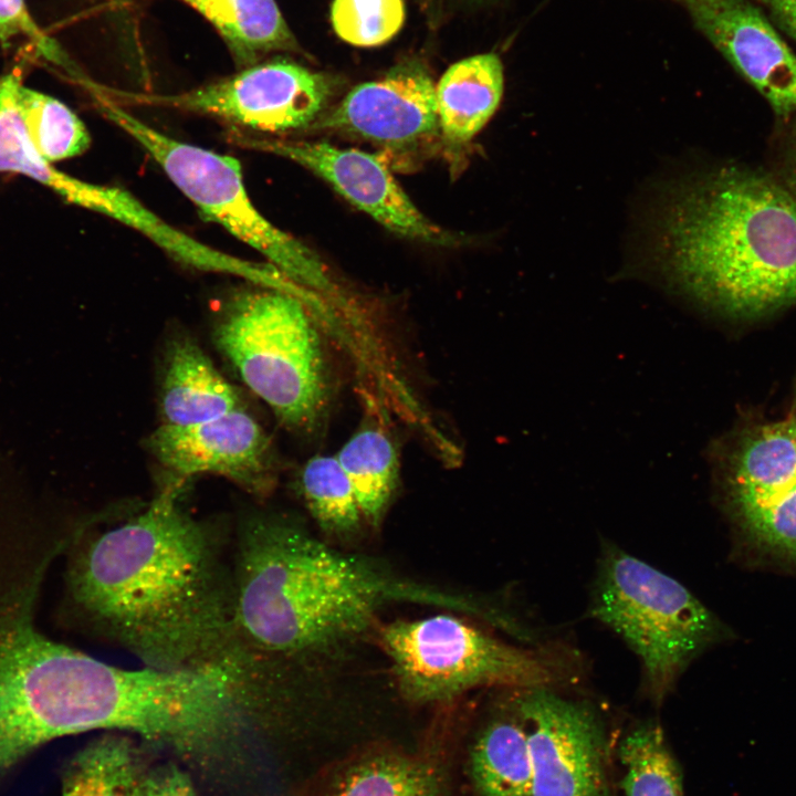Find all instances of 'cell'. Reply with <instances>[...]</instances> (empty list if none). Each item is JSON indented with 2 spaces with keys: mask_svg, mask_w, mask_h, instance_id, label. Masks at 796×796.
<instances>
[{
  "mask_svg": "<svg viewBox=\"0 0 796 796\" xmlns=\"http://www.w3.org/2000/svg\"><path fill=\"white\" fill-rule=\"evenodd\" d=\"M170 481L142 512L84 540L67 570L81 618L100 637L163 670L227 672L232 561L214 528Z\"/></svg>",
  "mask_w": 796,
  "mask_h": 796,
  "instance_id": "obj_1",
  "label": "cell"
},
{
  "mask_svg": "<svg viewBox=\"0 0 796 796\" xmlns=\"http://www.w3.org/2000/svg\"><path fill=\"white\" fill-rule=\"evenodd\" d=\"M233 548L230 666L252 687L280 663L364 632L390 603L491 617L475 600L384 573L273 513L244 514Z\"/></svg>",
  "mask_w": 796,
  "mask_h": 796,
  "instance_id": "obj_2",
  "label": "cell"
},
{
  "mask_svg": "<svg viewBox=\"0 0 796 796\" xmlns=\"http://www.w3.org/2000/svg\"><path fill=\"white\" fill-rule=\"evenodd\" d=\"M657 250L672 283L726 317L796 305V201L758 168L721 166L682 184L660 212Z\"/></svg>",
  "mask_w": 796,
  "mask_h": 796,
  "instance_id": "obj_3",
  "label": "cell"
},
{
  "mask_svg": "<svg viewBox=\"0 0 796 796\" xmlns=\"http://www.w3.org/2000/svg\"><path fill=\"white\" fill-rule=\"evenodd\" d=\"M212 338L284 427L298 433L321 428L331 405V373L311 307L301 297L256 285L239 291L222 305Z\"/></svg>",
  "mask_w": 796,
  "mask_h": 796,
  "instance_id": "obj_4",
  "label": "cell"
},
{
  "mask_svg": "<svg viewBox=\"0 0 796 796\" xmlns=\"http://www.w3.org/2000/svg\"><path fill=\"white\" fill-rule=\"evenodd\" d=\"M590 612L637 654L645 691L656 703L723 631L716 617L682 584L612 546L603 551Z\"/></svg>",
  "mask_w": 796,
  "mask_h": 796,
  "instance_id": "obj_5",
  "label": "cell"
},
{
  "mask_svg": "<svg viewBox=\"0 0 796 796\" xmlns=\"http://www.w3.org/2000/svg\"><path fill=\"white\" fill-rule=\"evenodd\" d=\"M94 100L101 113L144 148L205 219L258 251L269 264L304 290L316 295H339L320 256L255 208L245 190L241 165L234 157L175 139L105 94Z\"/></svg>",
  "mask_w": 796,
  "mask_h": 796,
  "instance_id": "obj_6",
  "label": "cell"
},
{
  "mask_svg": "<svg viewBox=\"0 0 796 796\" xmlns=\"http://www.w3.org/2000/svg\"><path fill=\"white\" fill-rule=\"evenodd\" d=\"M401 694L446 702L482 687L552 688L561 669L549 654L513 646L452 615L397 620L379 631Z\"/></svg>",
  "mask_w": 796,
  "mask_h": 796,
  "instance_id": "obj_7",
  "label": "cell"
},
{
  "mask_svg": "<svg viewBox=\"0 0 796 796\" xmlns=\"http://www.w3.org/2000/svg\"><path fill=\"white\" fill-rule=\"evenodd\" d=\"M336 88L328 74L277 59L186 92L155 95L108 88L117 103L165 106L219 118L251 132L308 129L326 112Z\"/></svg>",
  "mask_w": 796,
  "mask_h": 796,
  "instance_id": "obj_8",
  "label": "cell"
},
{
  "mask_svg": "<svg viewBox=\"0 0 796 796\" xmlns=\"http://www.w3.org/2000/svg\"><path fill=\"white\" fill-rule=\"evenodd\" d=\"M515 705L532 762V796H609L605 725L584 701L552 688L522 690Z\"/></svg>",
  "mask_w": 796,
  "mask_h": 796,
  "instance_id": "obj_9",
  "label": "cell"
},
{
  "mask_svg": "<svg viewBox=\"0 0 796 796\" xmlns=\"http://www.w3.org/2000/svg\"><path fill=\"white\" fill-rule=\"evenodd\" d=\"M237 145L289 159L306 168L354 207L402 238L434 247H454L461 238L428 219L409 198L384 160L327 142L256 136L231 129Z\"/></svg>",
  "mask_w": 796,
  "mask_h": 796,
  "instance_id": "obj_10",
  "label": "cell"
},
{
  "mask_svg": "<svg viewBox=\"0 0 796 796\" xmlns=\"http://www.w3.org/2000/svg\"><path fill=\"white\" fill-rule=\"evenodd\" d=\"M720 463L727 502L743 528L761 544L796 555V439L786 421L744 430Z\"/></svg>",
  "mask_w": 796,
  "mask_h": 796,
  "instance_id": "obj_11",
  "label": "cell"
},
{
  "mask_svg": "<svg viewBox=\"0 0 796 796\" xmlns=\"http://www.w3.org/2000/svg\"><path fill=\"white\" fill-rule=\"evenodd\" d=\"M151 457L185 483L199 474L222 476L255 496L276 479L272 441L245 409L189 426L159 425L146 439Z\"/></svg>",
  "mask_w": 796,
  "mask_h": 796,
  "instance_id": "obj_12",
  "label": "cell"
},
{
  "mask_svg": "<svg viewBox=\"0 0 796 796\" xmlns=\"http://www.w3.org/2000/svg\"><path fill=\"white\" fill-rule=\"evenodd\" d=\"M311 128L358 137L394 151L409 150L440 133L436 85L418 62L350 90Z\"/></svg>",
  "mask_w": 796,
  "mask_h": 796,
  "instance_id": "obj_13",
  "label": "cell"
},
{
  "mask_svg": "<svg viewBox=\"0 0 796 796\" xmlns=\"http://www.w3.org/2000/svg\"><path fill=\"white\" fill-rule=\"evenodd\" d=\"M679 1L778 118L796 115V55L757 7L748 0Z\"/></svg>",
  "mask_w": 796,
  "mask_h": 796,
  "instance_id": "obj_14",
  "label": "cell"
},
{
  "mask_svg": "<svg viewBox=\"0 0 796 796\" xmlns=\"http://www.w3.org/2000/svg\"><path fill=\"white\" fill-rule=\"evenodd\" d=\"M159 381L163 425L189 426L245 409L241 392L185 333L165 345Z\"/></svg>",
  "mask_w": 796,
  "mask_h": 796,
  "instance_id": "obj_15",
  "label": "cell"
},
{
  "mask_svg": "<svg viewBox=\"0 0 796 796\" xmlns=\"http://www.w3.org/2000/svg\"><path fill=\"white\" fill-rule=\"evenodd\" d=\"M503 90V65L496 54H478L452 64L436 85L443 142L450 148L471 142L499 107Z\"/></svg>",
  "mask_w": 796,
  "mask_h": 796,
  "instance_id": "obj_16",
  "label": "cell"
},
{
  "mask_svg": "<svg viewBox=\"0 0 796 796\" xmlns=\"http://www.w3.org/2000/svg\"><path fill=\"white\" fill-rule=\"evenodd\" d=\"M218 31L235 64L253 65L266 53L300 52L275 0H185Z\"/></svg>",
  "mask_w": 796,
  "mask_h": 796,
  "instance_id": "obj_17",
  "label": "cell"
},
{
  "mask_svg": "<svg viewBox=\"0 0 796 796\" xmlns=\"http://www.w3.org/2000/svg\"><path fill=\"white\" fill-rule=\"evenodd\" d=\"M470 773L476 796H532V762L525 726L515 705L493 719L475 740Z\"/></svg>",
  "mask_w": 796,
  "mask_h": 796,
  "instance_id": "obj_18",
  "label": "cell"
},
{
  "mask_svg": "<svg viewBox=\"0 0 796 796\" xmlns=\"http://www.w3.org/2000/svg\"><path fill=\"white\" fill-rule=\"evenodd\" d=\"M446 787L433 757L377 752L350 764L328 796H446Z\"/></svg>",
  "mask_w": 796,
  "mask_h": 796,
  "instance_id": "obj_19",
  "label": "cell"
},
{
  "mask_svg": "<svg viewBox=\"0 0 796 796\" xmlns=\"http://www.w3.org/2000/svg\"><path fill=\"white\" fill-rule=\"evenodd\" d=\"M335 457L354 489L364 521L378 525L398 483L399 461L394 441L379 425H365Z\"/></svg>",
  "mask_w": 796,
  "mask_h": 796,
  "instance_id": "obj_20",
  "label": "cell"
},
{
  "mask_svg": "<svg viewBox=\"0 0 796 796\" xmlns=\"http://www.w3.org/2000/svg\"><path fill=\"white\" fill-rule=\"evenodd\" d=\"M145 771L134 740L109 732L67 764L62 775V796H135Z\"/></svg>",
  "mask_w": 796,
  "mask_h": 796,
  "instance_id": "obj_21",
  "label": "cell"
},
{
  "mask_svg": "<svg viewBox=\"0 0 796 796\" xmlns=\"http://www.w3.org/2000/svg\"><path fill=\"white\" fill-rule=\"evenodd\" d=\"M297 488L310 514L325 532L345 535L359 528L364 517L335 455L310 458L298 473Z\"/></svg>",
  "mask_w": 796,
  "mask_h": 796,
  "instance_id": "obj_22",
  "label": "cell"
},
{
  "mask_svg": "<svg viewBox=\"0 0 796 796\" xmlns=\"http://www.w3.org/2000/svg\"><path fill=\"white\" fill-rule=\"evenodd\" d=\"M619 757L626 796H684L679 767L657 723L629 732L620 743Z\"/></svg>",
  "mask_w": 796,
  "mask_h": 796,
  "instance_id": "obj_23",
  "label": "cell"
},
{
  "mask_svg": "<svg viewBox=\"0 0 796 796\" xmlns=\"http://www.w3.org/2000/svg\"><path fill=\"white\" fill-rule=\"evenodd\" d=\"M18 108L31 144L49 163L78 156L88 148L85 125L59 100L21 84Z\"/></svg>",
  "mask_w": 796,
  "mask_h": 796,
  "instance_id": "obj_24",
  "label": "cell"
},
{
  "mask_svg": "<svg viewBox=\"0 0 796 796\" xmlns=\"http://www.w3.org/2000/svg\"><path fill=\"white\" fill-rule=\"evenodd\" d=\"M331 20L336 34L356 46H376L394 38L405 21L402 0H334Z\"/></svg>",
  "mask_w": 796,
  "mask_h": 796,
  "instance_id": "obj_25",
  "label": "cell"
},
{
  "mask_svg": "<svg viewBox=\"0 0 796 796\" xmlns=\"http://www.w3.org/2000/svg\"><path fill=\"white\" fill-rule=\"evenodd\" d=\"M23 42L35 54L82 86L92 80L54 39L35 22L24 0H0V44Z\"/></svg>",
  "mask_w": 796,
  "mask_h": 796,
  "instance_id": "obj_26",
  "label": "cell"
},
{
  "mask_svg": "<svg viewBox=\"0 0 796 796\" xmlns=\"http://www.w3.org/2000/svg\"><path fill=\"white\" fill-rule=\"evenodd\" d=\"M135 796H198L189 774L175 764L146 769Z\"/></svg>",
  "mask_w": 796,
  "mask_h": 796,
  "instance_id": "obj_27",
  "label": "cell"
},
{
  "mask_svg": "<svg viewBox=\"0 0 796 796\" xmlns=\"http://www.w3.org/2000/svg\"><path fill=\"white\" fill-rule=\"evenodd\" d=\"M773 21L796 42V0H761Z\"/></svg>",
  "mask_w": 796,
  "mask_h": 796,
  "instance_id": "obj_28",
  "label": "cell"
},
{
  "mask_svg": "<svg viewBox=\"0 0 796 796\" xmlns=\"http://www.w3.org/2000/svg\"><path fill=\"white\" fill-rule=\"evenodd\" d=\"M781 167L778 179L796 201V123L788 135Z\"/></svg>",
  "mask_w": 796,
  "mask_h": 796,
  "instance_id": "obj_29",
  "label": "cell"
},
{
  "mask_svg": "<svg viewBox=\"0 0 796 796\" xmlns=\"http://www.w3.org/2000/svg\"><path fill=\"white\" fill-rule=\"evenodd\" d=\"M785 421H786L789 430L792 431L793 436L796 439V411Z\"/></svg>",
  "mask_w": 796,
  "mask_h": 796,
  "instance_id": "obj_30",
  "label": "cell"
},
{
  "mask_svg": "<svg viewBox=\"0 0 796 796\" xmlns=\"http://www.w3.org/2000/svg\"><path fill=\"white\" fill-rule=\"evenodd\" d=\"M498 0H469V2L475 3V4H488L491 2H495Z\"/></svg>",
  "mask_w": 796,
  "mask_h": 796,
  "instance_id": "obj_31",
  "label": "cell"
},
{
  "mask_svg": "<svg viewBox=\"0 0 796 796\" xmlns=\"http://www.w3.org/2000/svg\"><path fill=\"white\" fill-rule=\"evenodd\" d=\"M795 392H796V390H795Z\"/></svg>",
  "mask_w": 796,
  "mask_h": 796,
  "instance_id": "obj_32",
  "label": "cell"
},
{
  "mask_svg": "<svg viewBox=\"0 0 796 796\" xmlns=\"http://www.w3.org/2000/svg\"><path fill=\"white\" fill-rule=\"evenodd\" d=\"M185 1V0H184Z\"/></svg>",
  "mask_w": 796,
  "mask_h": 796,
  "instance_id": "obj_33",
  "label": "cell"
}]
</instances>
